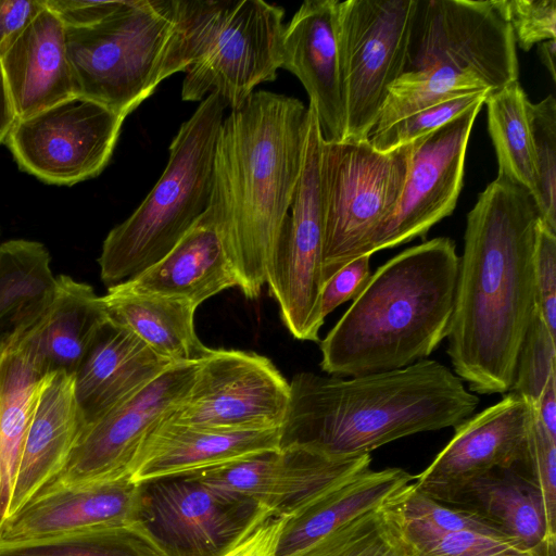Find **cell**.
Instances as JSON below:
<instances>
[{
    "label": "cell",
    "instance_id": "cell-1",
    "mask_svg": "<svg viewBox=\"0 0 556 556\" xmlns=\"http://www.w3.org/2000/svg\"><path fill=\"white\" fill-rule=\"evenodd\" d=\"M540 213L532 193L497 176L467 215L447 354L478 394H505L535 308L534 243Z\"/></svg>",
    "mask_w": 556,
    "mask_h": 556
},
{
    "label": "cell",
    "instance_id": "cell-2",
    "mask_svg": "<svg viewBox=\"0 0 556 556\" xmlns=\"http://www.w3.org/2000/svg\"><path fill=\"white\" fill-rule=\"evenodd\" d=\"M309 123L299 99L254 91L224 118L206 214L245 298L257 299L289 217Z\"/></svg>",
    "mask_w": 556,
    "mask_h": 556
},
{
    "label": "cell",
    "instance_id": "cell-3",
    "mask_svg": "<svg viewBox=\"0 0 556 556\" xmlns=\"http://www.w3.org/2000/svg\"><path fill=\"white\" fill-rule=\"evenodd\" d=\"M289 384L281 447L301 445L334 458L362 456L404 437L455 427L480 402L450 368L427 358L348 379L302 371Z\"/></svg>",
    "mask_w": 556,
    "mask_h": 556
},
{
    "label": "cell",
    "instance_id": "cell-4",
    "mask_svg": "<svg viewBox=\"0 0 556 556\" xmlns=\"http://www.w3.org/2000/svg\"><path fill=\"white\" fill-rule=\"evenodd\" d=\"M458 265L455 242L438 237L378 267L320 341L321 370L355 377L431 355L446 338Z\"/></svg>",
    "mask_w": 556,
    "mask_h": 556
},
{
    "label": "cell",
    "instance_id": "cell-5",
    "mask_svg": "<svg viewBox=\"0 0 556 556\" xmlns=\"http://www.w3.org/2000/svg\"><path fill=\"white\" fill-rule=\"evenodd\" d=\"M226 108L217 93L201 101L174 137L155 186L105 237L98 264L108 288L161 261L208 208L215 147Z\"/></svg>",
    "mask_w": 556,
    "mask_h": 556
},
{
    "label": "cell",
    "instance_id": "cell-6",
    "mask_svg": "<svg viewBox=\"0 0 556 556\" xmlns=\"http://www.w3.org/2000/svg\"><path fill=\"white\" fill-rule=\"evenodd\" d=\"M75 94L126 117L186 68L179 0H116L100 22L67 28Z\"/></svg>",
    "mask_w": 556,
    "mask_h": 556
},
{
    "label": "cell",
    "instance_id": "cell-7",
    "mask_svg": "<svg viewBox=\"0 0 556 556\" xmlns=\"http://www.w3.org/2000/svg\"><path fill=\"white\" fill-rule=\"evenodd\" d=\"M184 101L217 93L231 110L277 77L283 8L262 0H179Z\"/></svg>",
    "mask_w": 556,
    "mask_h": 556
},
{
    "label": "cell",
    "instance_id": "cell-8",
    "mask_svg": "<svg viewBox=\"0 0 556 556\" xmlns=\"http://www.w3.org/2000/svg\"><path fill=\"white\" fill-rule=\"evenodd\" d=\"M412 143L389 152L367 140L321 142L325 282L365 255L374 233L394 213L405 185ZM325 286V285H324Z\"/></svg>",
    "mask_w": 556,
    "mask_h": 556
},
{
    "label": "cell",
    "instance_id": "cell-9",
    "mask_svg": "<svg viewBox=\"0 0 556 556\" xmlns=\"http://www.w3.org/2000/svg\"><path fill=\"white\" fill-rule=\"evenodd\" d=\"M416 0L338 1L344 140H367L392 84L404 73Z\"/></svg>",
    "mask_w": 556,
    "mask_h": 556
},
{
    "label": "cell",
    "instance_id": "cell-10",
    "mask_svg": "<svg viewBox=\"0 0 556 556\" xmlns=\"http://www.w3.org/2000/svg\"><path fill=\"white\" fill-rule=\"evenodd\" d=\"M450 67L491 90L518 80L513 30L493 0H416L405 71Z\"/></svg>",
    "mask_w": 556,
    "mask_h": 556
},
{
    "label": "cell",
    "instance_id": "cell-11",
    "mask_svg": "<svg viewBox=\"0 0 556 556\" xmlns=\"http://www.w3.org/2000/svg\"><path fill=\"white\" fill-rule=\"evenodd\" d=\"M309 123L304 161L275 256L267 273L269 295L281 320L298 340L319 342L324 279V211L320 192L323 137L315 111Z\"/></svg>",
    "mask_w": 556,
    "mask_h": 556
},
{
    "label": "cell",
    "instance_id": "cell-12",
    "mask_svg": "<svg viewBox=\"0 0 556 556\" xmlns=\"http://www.w3.org/2000/svg\"><path fill=\"white\" fill-rule=\"evenodd\" d=\"M125 117L83 97L16 119L4 142L20 168L52 185L71 186L108 165Z\"/></svg>",
    "mask_w": 556,
    "mask_h": 556
},
{
    "label": "cell",
    "instance_id": "cell-13",
    "mask_svg": "<svg viewBox=\"0 0 556 556\" xmlns=\"http://www.w3.org/2000/svg\"><path fill=\"white\" fill-rule=\"evenodd\" d=\"M290 384L267 357L239 350H211L169 420L198 428H281Z\"/></svg>",
    "mask_w": 556,
    "mask_h": 556
},
{
    "label": "cell",
    "instance_id": "cell-14",
    "mask_svg": "<svg viewBox=\"0 0 556 556\" xmlns=\"http://www.w3.org/2000/svg\"><path fill=\"white\" fill-rule=\"evenodd\" d=\"M198 365H170L122 404L85 425L65 467L49 484L75 486L129 478L148 437L190 390Z\"/></svg>",
    "mask_w": 556,
    "mask_h": 556
},
{
    "label": "cell",
    "instance_id": "cell-15",
    "mask_svg": "<svg viewBox=\"0 0 556 556\" xmlns=\"http://www.w3.org/2000/svg\"><path fill=\"white\" fill-rule=\"evenodd\" d=\"M483 104L412 142L400 202L374 233L365 255L425 238L432 226L453 213L463 188L469 136Z\"/></svg>",
    "mask_w": 556,
    "mask_h": 556
},
{
    "label": "cell",
    "instance_id": "cell-16",
    "mask_svg": "<svg viewBox=\"0 0 556 556\" xmlns=\"http://www.w3.org/2000/svg\"><path fill=\"white\" fill-rule=\"evenodd\" d=\"M370 454L334 458L301 445L208 470L194 477L224 497L287 510L352 473L369 468Z\"/></svg>",
    "mask_w": 556,
    "mask_h": 556
},
{
    "label": "cell",
    "instance_id": "cell-17",
    "mask_svg": "<svg viewBox=\"0 0 556 556\" xmlns=\"http://www.w3.org/2000/svg\"><path fill=\"white\" fill-rule=\"evenodd\" d=\"M144 505V484L130 478L75 486L49 484L5 519L0 545L129 527L143 520Z\"/></svg>",
    "mask_w": 556,
    "mask_h": 556
},
{
    "label": "cell",
    "instance_id": "cell-18",
    "mask_svg": "<svg viewBox=\"0 0 556 556\" xmlns=\"http://www.w3.org/2000/svg\"><path fill=\"white\" fill-rule=\"evenodd\" d=\"M533 405L509 391L496 404L456 425L447 445L415 476V485L429 494L494 468L526 465Z\"/></svg>",
    "mask_w": 556,
    "mask_h": 556
},
{
    "label": "cell",
    "instance_id": "cell-19",
    "mask_svg": "<svg viewBox=\"0 0 556 556\" xmlns=\"http://www.w3.org/2000/svg\"><path fill=\"white\" fill-rule=\"evenodd\" d=\"M144 494L143 520L172 556H216L249 518L236 513L243 504L194 477L154 481L149 490L144 484Z\"/></svg>",
    "mask_w": 556,
    "mask_h": 556
},
{
    "label": "cell",
    "instance_id": "cell-20",
    "mask_svg": "<svg viewBox=\"0 0 556 556\" xmlns=\"http://www.w3.org/2000/svg\"><path fill=\"white\" fill-rule=\"evenodd\" d=\"M281 68L305 88L324 141H343L345 104L338 41V0L304 1L285 28Z\"/></svg>",
    "mask_w": 556,
    "mask_h": 556
},
{
    "label": "cell",
    "instance_id": "cell-21",
    "mask_svg": "<svg viewBox=\"0 0 556 556\" xmlns=\"http://www.w3.org/2000/svg\"><path fill=\"white\" fill-rule=\"evenodd\" d=\"M281 428L219 430L164 420L148 437L129 471L139 484L182 478L279 452Z\"/></svg>",
    "mask_w": 556,
    "mask_h": 556
},
{
    "label": "cell",
    "instance_id": "cell-22",
    "mask_svg": "<svg viewBox=\"0 0 556 556\" xmlns=\"http://www.w3.org/2000/svg\"><path fill=\"white\" fill-rule=\"evenodd\" d=\"M523 466L494 468L426 495L480 517L521 551L555 555L556 530L548 522L540 489Z\"/></svg>",
    "mask_w": 556,
    "mask_h": 556
},
{
    "label": "cell",
    "instance_id": "cell-23",
    "mask_svg": "<svg viewBox=\"0 0 556 556\" xmlns=\"http://www.w3.org/2000/svg\"><path fill=\"white\" fill-rule=\"evenodd\" d=\"M0 65L16 119L76 96L66 27L47 7L0 59Z\"/></svg>",
    "mask_w": 556,
    "mask_h": 556
},
{
    "label": "cell",
    "instance_id": "cell-24",
    "mask_svg": "<svg viewBox=\"0 0 556 556\" xmlns=\"http://www.w3.org/2000/svg\"><path fill=\"white\" fill-rule=\"evenodd\" d=\"M84 426L74 375L60 370L48 372L25 438L9 516L63 470Z\"/></svg>",
    "mask_w": 556,
    "mask_h": 556
},
{
    "label": "cell",
    "instance_id": "cell-25",
    "mask_svg": "<svg viewBox=\"0 0 556 556\" xmlns=\"http://www.w3.org/2000/svg\"><path fill=\"white\" fill-rule=\"evenodd\" d=\"M170 365L135 333L109 319L74 375L85 425L122 404Z\"/></svg>",
    "mask_w": 556,
    "mask_h": 556
},
{
    "label": "cell",
    "instance_id": "cell-26",
    "mask_svg": "<svg viewBox=\"0 0 556 556\" xmlns=\"http://www.w3.org/2000/svg\"><path fill=\"white\" fill-rule=\"evenodd\" d=\"M415 476L401 468L352 473L295 504L277 556H286L328 534L354 517L384 504Z\"/></svg>",
    "mask_w": 556,
    "mask_h": 556
},
{
    "label": "cell",
    "instance_id": "cell-27",
    "mask_svg": "<svg viewBox=\"0 0 556 556\" xmlns=\"http://www.w3.org/2000/svg\"><path fill=\"white\" fill-rule=\"evenodd\" d=\"M47 374L27 328L0 340V530L9 516L25 438Z\"/></svg>",
    "mask_w": 556,
    "mask_h": 556
},
{
    "label": "cell",
    "instance_id": "cell-28",
    "mask_svg": "<svg viewBox=\"0 0 556 556\" xmlns=\"http://www.w3.org/2000/svg\"><path fill=\"white\" fill-rule=\"evenodd\" d=\"M135 291L177 298L199 306L238 287V278L206 212L156 264L123 281Z\"/></svg>",
    "mask_w": 556,
    "mask_h": 556
},
{
    "label": "cell",
    "instance_id": "cell-29",
    "mask_svg": "<svg viewBox=\"0 0 556 556\" xmlns=\"http://www.w3.org/2000/svg\"><path fill=\"white\" fill-rule=\"evenodd\" d=\"M108 320L102 299L90 285L60 274L50 306L27 332L48 372L75 375Z\"/></svg>",
    "mask_w": 556,
    "mask_h": 556
},
{
    "label": "cell",
    "instance_id": "cell-30",
    "mask_svg": "<svg viewBox=\"0 0 556 556\" xmlns=\"http://www.w3.org/2000/svg\"><path fill=\"white\" fill-rule=\"evenodd\" d=\"M101 299L110 320L172 364L200 362L212 350L197 334L198 307L188 301L135 291L124 282L109 287Z\"/></svg>",
    "mask_w": 556,
    "mask_h": 556
},
{
    "label": "cell",
    "instance_id": "cell-31",
    "mask_svg": "<svg viewBox=\"0 0 556 556\" xmlns=\"http://www.w3.org/2000/svg\"><path fill=\"white\" fill-rule=\"evenodd\" d=\"M56 289L51 255L39 241L11 239L0 243V340L36 324Z\"/></svg>",
    "mask_w": 556,
    "mask_h": 556
},
{
    "label": "cell",
    "instance_id": "cell-32",
    "mask_svg": "<svg viewBox=\"0 0 556 556\" xmlns=\"http://www.w3.org/2000/svg\"><path fill=\"white\" fill-rule=\"evenodd\" d=\"M484 104L488 129L497 156V176L528 189L534 197L536 173L527 93L516 80L490 91Z\"/></svg>",
    "mask_w": 556,
    "mask_h": 556
},
{
    "label": "cell",
    "instance_id": "cell-33",
    "mask_svg": "<svg viewBox=\"0 0 556 556\" xmlns=\"http://www.w3.org/2000/svg\"><path fill=\"white\" fill-rule=\"evenodd\" d=\"M0 556H172L144 520L117 529L0 545Z\"/></svg>",
    "mask_w": 556,
    "mask_h": 556
},
{
    "label": "cell",
    "instance_id": "cell-34",
    "mask_svg": "<svg viewBox=\"0 0 556 556\" xmlns=\"http://www.w3.org/2000/svg\"><path fill=\"white\" fill-rule=\"evenodd\" d=\"M485 90L491 91L476 75L450 67L403 73L390 87L370 134L448 99Z\"/></svg>",
    "mask_w": 556,
    "mask_h": 556
},
{
    "label": "cell",
    "instance_id": "cell-35",
    "mask_svg": "<svg viewBox=\"0 0 556 556\" xmlns=\"http://www.w3.org/2000/svg\"><path fill=\"white\" fill-rule=\"evenodd\" d=\"M388 501L286 556H412Z\"/></svg>",
    "mask_w": 556,
    "mask_h": 556
},
{
    "label": "cell",
    "instance_id": "cell-36",
    "mask_svg": "<svg viewBox=\"0 0 556 556\" xmlns=\"http://www.w3.org/2000/svg\"><path fill=\"white\" fill-rule=\"evenodd\" d=\"M534 151L536 202L541 222L556 233V100L548 94L528 108Z\"/></svg>",
    "mask_w": 556,
    "mask_h": 556
},
{
    "label": "cell",
    "instance_id": "cell-37",
    "mask_svg": "<svg viewBox=\"0 0 556 556\" xmlns=\"http://www.w3.org/2000/svg\"><path fill=\"white\" fill-rule=\"evenodd\" d=\"M556 381V339L536 306L520 348L509 391L538 404L544 390ZM508 391V392H509Z\"/></svg>",
    "mask_w": 556,
    "mask_h": 556
},
{
    "label": "cell",
    "instance_id": "cell-38",
    "mask_svg": "<svg viewBox=\"0 0 556 556\" xmlns=\"http://www.w3.org/2000/svg\"><path fill=\"white\" fill-rule=\"evenodd\" d=\"M490 91L455 97L402 118L378 134H370L368 141L380 152H389L427 136L477 104L484 103Z\"/></svg>",
    "mask_w": 556,
    "mask_h": 556
},
{
    "label": "cell",
    "instance_id": "cell-39",
    "mask_svg": "<svg viewBox=\"0 0 556 556\" xmlns=\"http://www.w3.org/2000/svg\"><path fill=\"white\" fill-rule=\"evenodd\" d=\"M509 24L516 45L529 51L556 39V0H493Z\"/></svg>",
    "mask_w": 556,
    "mask_h": 556
},
{
    "label": "cell",
    "instance_id": "cell-40",
    "mask_svg": "<svg viewBox=\"0 0 556 556\" xmlns=\"http://www.w3.org/2000/svg\"><path fill=\"white\" fill-rule=\"evenodd\" d=\"M289 518L283 509L256 505L239 533L216 556H277Z\"/></svg>",
    "mask_w": 556,
    "mask_h": 556
},
{
    "label": "cell",
    "instance_id": "cell-41",
    "mask_svg": "<svg viewBox=\"0 0 556 556\" xmlns=\"http://www.w3.org/2000/svg\"><path fill=\"white\" fill-rule=\"evenodd\" d=\"M526 467L542 493L548 522L556 530V439L542 425L535 405L528 434Z\"/></svg>",
    "mask_w": 556,
    "mask_h": 556
},
{
    "label": "cell",
    "instance_id": "cell-42",
    "mask_svg": "<svg viewBox=\"0 0 556 556\" xmlns=\"http://www.w3.org/2000/svg\"><path fill=\"white\" fill-rule=\"evenodd\" d=\"M412 556H492L521 551L514 542L475 531H453L405 543Z\"/></svg>",
    "mask_w": 556,
    "mask_h": 556
},
{
    "label": "cell",
    "instance_id": "cell-43",
    "mask_svg": "<svg viewBox=\"0 0 556 556\" xmlns=\"http://www.w3.org/2000/svg\"><path fill=\"white\" fill-rule=\"evenodd\" d=\"M535 306L548 331L556 334V233L541 219L534 243Z\"/></svg>",
    "mask_w": 556,
    "mask_h": 556
},
{
    "label": "cell",
    "instance_id": "cell-44",
    "mask_svg": "<svg viewBox=\"0 0 556 556\" xmlns=\"http://www.w3.org/2000/svg\"><path fill=\"white\" fill-rule=\"evenodd\" d=\"M371 255H362L345 264L324 286L321 293V314L326 318L338 306L353 300L370 277Z\"/></svg>",
    "mask_w": 556,
    "mask_h": 556
},
{
    "label": "cell",
    "instance_id": "cell-45",
    "mask_svg": "<svg viewBox=\"0 0 556 556\" xmlns=\"http://www.w3.org/2000/svg\"><path fill=\"white\" fill-rule=\"evenodd\" d=\"M45 7V0H0V59Z\"/></svg>",
    "mask_w": 556,
    "mask_h": 556
},
{
    "label": "cell",
    "instance_id": "cell-46",
    "mask_svg": "<svg viewBox=\"0 0 556 556\" xmlns=\"http://www.w3.org/2000/svg\"><path fill=\"white\" fill-rule=\"evenodd\" d=\"M535 408L548 434L556 439V381L544 390Z\"/></svg>",
    "mask_w": 556,
    "mask_h": 556
},
{
    "label": "cell",
    "instance_id": "cell-47",
    "mask_svg": "<svg viewBox=\"0 0 556 556\" xmlns=\"http://www.w3.org/2000/svg\"><path fill=\"white\" fill-rule=\"evenodd\" d=\"M16 121L9 93L7 90L3 73L0 65V142H3Z\"/></svg>",
    "mask_w": 556,
    "mask_h": 556
},
{
    "label": "cell",
    "instance_id": "cell-48",
    "mask_svg": "<svg viewBox=\"0 0 556 556\" xmlns=\"http://www.w3.org/2000/svg\"><path fill=\"white\" fill-rule=\"evenodd\" d=\"M539 55L542 64L546 67L553 81L556 80L555 68V54H556V39L545 40L539 43Z\"/></svg>",
    "mask_w": 556,
    "mask_h": 556
},
{
    "label": "cell",
    "instance_id": "cell-49",
    "mask_svg": "<svg viewBox=\"0 0 556 556\" xmlns=\"http://www.w3.org/2000/svg\"><path fill=\"white\" fill-rule=\"evenodd\" d=\"M492 556H555V555H547L539 552H525V551H510L505 552Z\"/></svg>",
    "mask_w": 556,
    "mask_h": 556
}]
</instances>
